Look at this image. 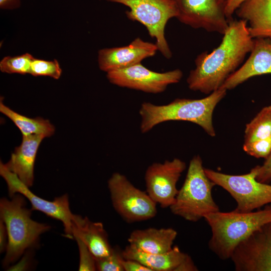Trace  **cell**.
<instances>
[{
	"instance_id": "6da1fadb",
	"label": "cell",
	"mask_w": 271,
	"mask_h": 271,
	"mask_svg": "<svg viewBox=\"0 0 271 271\" xmlns=\"http://www.w3.org/2000/svg\"><path fill=\"white\" fill-rule=\"evenodd\" d=\"M253 41L246 21H230L220 44L196 57L187 79L189 88L206 94L220 88L250 53Z\"/></svg>"
},
{
	"instance_id": "7a4b0ae2",
	"label": "cell",
	"mask_w": 271,
	"mask_h": 271,
	"mask_svg": "<svg viewBox=\"0 0 271 271\" xmlns=\"http://www.w3.org/2000/svg\"><path fill=\"white\" fill-rule=\"evenodd\" d=\"M227 90L221 87L201 99L177 98L165 105L143 102L139 110L140 129L146 133L155 126L169 121H187L200 126L207 134L215 137L213 114Z\"/></svg>"
},
{
	"instance_id": "3957f363",
	"label": "cell",
	"mask_w": 271,
	"mask_h": 271,
	"mask_svg": "<svg viewBox=\"0 0 271 271\" xmlns=\"http://www.w3.org/2000/svg\"><path fill=\"white\" fill-rule=\"evenodd\" d=\"M205 219L211 230L209 249L220 259L231 256L238 245L263 224L271 221V207L257 211L228 212L220 211L206 215Z\"/></svg>"
},
{
	"instance_id": "277c9868",
	"label": "cell",
	"mask_w": 271,
	"mask_h": 271,
	"mask_svg": "<svg viewBox=\"0 0 271 271\" xmlns=\"http://www.w3.org/2000/svg\"><path fill=\"white\" fill-rule=\"evenodd\" d=\"M11 200L0 201V218L5 223L8 234L6 253L3 265L8 267L17 261L27 249L35 246L41 234L51 228L49 225L33 220L32 209L26 207L25 197L16 193Z\"/></svg>"
},
{
	"instance_id": "5b68a950",
	"label": "cell",
	"mask_w": 271,
	"mask_h": 271,
	"mask_svg": "<svg viewBox=\"0 0 271 271\" xmlns=\"http://www.w3.org/2000/svg\"><path fill=\"white\" fill-rule=\"evenodd\" d=\"M215 185L205 172L201 157L194 156L189 163L185 181L170 207L172 213L187 221L197 222L219 211L212 195Z\"/></svg>"
},
{
	"instance_id": "8992f818",
	"label": "cell",
	"mask_w": 271,
	"mask_h": 271,
	"mask_svg": "<svg viewBox=\"0 0 271 271\" xmlns=\"http://www.w3.org/2000/svg\"><path fill=\"white\" fill-rule=\"evenodd\" d=\"M120 4L128 8L127 18L137 21L147 29L149 34L156 40L158 51L167 59L172 53L165 37V27L172 18H177L178 11L173 0H105Z\"/></svg>"
},
{
	"instance_id": "52a82bcc",
	"label": "cell",
	"mask_w": 271,
	"mask_h": 271,
	"mask_svg": "<svg viewBox=\"0 0 271 271\" xmlns=\"http://www.w3.org/2000/svg\"><path fill=\"white\" fill-rule=\"evenodd\" d=\"M207 177L216 185L227 191L237 203L234 210L241 212L253 211L271 204V185L255 178V173L239 175H229L204 168Z\"/></svg>"
},
{
	"instance_id": "ba28073f",
	"label": "cell",
	"mask_w": 271,
	"mask_h": 271,
	"mask_svg": "<svg viewBox=\"0 0 271 271\" xmlns=\"http://www.w3.org/2000/svg\"><path fill=\"white\" fill-rule=\"evenodd\" d=\"M108 187L114 209L127 222L144 221L156 215L157 203L124 175L113 173L108 181Z\"/></svg>"
},
{
	"instance_id": "9c48e42d",
	"label": "cell",
	"mask_w": 271,
	"mask_h": 271,
	"mask_svg": "<svg viewBox=\"0 0 271 271\" xmlns=\"http://www.w3.org/2000/svg\"><path fill=\"white\" fill-rule=\"evenodd\" d=\"M0 175L7 184L10 197L16 193L22 194L30 201L33 210L41 211L50 217L61 221L64 227L65 236L73 238L72 227L75 214L70 210L67 194L56 197L53 201L43 199L33 193L30 187L23 183L2 162L0 163Z\"/></svg>"
},
{
	"instance_id": "30bf717a",
	"label": "cell",
	"mask_w": 271,
	"mask_h": 271,
	"mask_svg": "<svg viewBox=\"0 0 271 271\" xmlns=\"http://www.w3.org/2000/svg\"><path fill=\"white\" fill-rule=\"evenodd\" d=\"M182 76V71L178 69L157 72L141 63L106 73L107 79L114 85L154 94L164 92L169 85L180 82Z\"/></svg>"
},
{
	"instance_id": "8fae6325",
	"label": "cell",
	"mask_w": 271,
	"mask_h": 271,
	"mask_svg": "<svg viewBox=\"0 0 271 271\" xmlns=\"http://www.w3.org/2000/svg\"><path fill=\"white\" fill-rule=\"evenodd\" d=\"M230 259L237 271H271V221L240 242Z\"/></svg>"
},
{
	"instance_id": "7c38bea8",
	"label": "cell",
	"mask_w": 271,
	"mask_h": 271,
	"mask_svg": "<svg viewBox=\"0 0 271 271\" xmlns=\"http://www.w3.org/2000/svg\"><path fill=\"white\" fill-rule=\"evenodd\" d=\"M181 23L195 29L224 34L229 21L219 0H173Z\"/></svg>"
},
{
	"instance_id": "4fadbf2b",
	"label": "cell",
	"mask_w": 271,
	"mask_h": 271,
	"mask_svg": "<svg viewBox=\"0 0 271 271\" xmlns=\"http://www.w3.org/2000/svg\"><path fill=\"white\" fill-rule=\"evenodd\" d=\"M186 168V163L178 158L152 164L145 173L146 192L161 207H170L175 201L177 183Z\"/></svg>"
},
{
	"instance_id": "5bb4252c",
	"label": "cell",
	"mask_w": 271,
	"mask_h": 271,
	"mask_svg": "<svg viewBox=\"0 0 271 271\" xmlns=\"http://www.w3.org/2000/svg\"><path fill=\"white\" fill-rule=\"evenodd\" d=\"M158 51L156 43L138 37L126 46L100 49L97 54L98 67L106 73L127 68L154 56Z\"/></svg>"
},
{
	"instance_id": "9a60e30c",
	"label": "cell",
	"mask_w": 271,
	"mask_h": 271,
	"mask_svg": "<svg viewBox=\"0 0 271 271\" xmlns=\"http://www.w3.org/2000/svg\"><path fill=\"white\" fill-rule=\"evenodd\" d=\"M267 74H271V38H253L248 58L222 87L231 90L251 77Z\"/></svg>"
},
{
	"instance_id": "2e32d148",
	"label": "cell",
	"mask_w": 271,
	"mask_h": 271,
	"mask_svg": "<svg viewBox=\"0 0 271 271\" xmlns=\"http://www.w3.org/2000/svg\"><path fill=\"white\" fill-rule=\"evenodd\" d=\"M45 138L41 135L23 136L20 145L12 154L6 167L29 187L34 180V166L39 146Z\"/></svg>"
},
{
	"instance_id": "e0dca14e",
	"label": "cell",
	"mask_w": 271,
	"mask_h": 271,
	"mask_svg": "<svg viewBox=\"0 0 271 271\" xmlns=\"http://www.w3.org/2000/svg\"><path fill=\"white\" fill-rule=\"evenodd\" d=\"M73 238L77 237L87 246L95 259L109 255L112 251L102 223L75 215L72 227Z\"/></svg>"
},
{
	"instance_id": "ac0fdd59",
	"label": "cell",
	"mask_w": 271,
	"mask_h": 271,
	"mask_svg": "<svg viewBox=\"0 0 271 271\" xmlns=\"http://www.w3.org/2000/svg\"><path fill=\"white\" fill-rule=\"evenodd\" d=\"M235 13L248 24L252 38H271V0H246Z\"/></svg>"
},
{
	"instance_id": "d6986e66",
	"label": "cell",
	"mask_w": 271,
	"mask_h": 271,
	"mask_svg": "<svg viewBox=\"0 0 271 271\" xmlns=\"http://www.w3.org/2000/svg\"><path fill=\"white\" fill-rule=\"evenodd\" d=\"M177 232L172 228H149L137 229L130 234L128 242L131 247L149 253H163L170 251Z\"/></svg>"
},
{
	"instance_id": "ffe728a7",
	"label": "cell",
	"mask_w": 271,
	"mask_h": 271,
	"mask_svg": "<svg viewBox=\"0 0 271 271\" xmlns=\"http://www.w3.org/2000/svg\"><path fill=\"white\" fill-rule=\"evenodd\" d=\"M124 258L137 260L152 271H179L190 256L177 246L166 253H149L138 250L129 245L122 250Z\"/></svg>"
},
{
	"instance_id": "44dd1931",
	"label": "cell",
	"mask_w": 271,
	"mask_h": 271,
	"mask_svg": "<svg viewBox=\"0 0 271 271\" xmlns=\"http://www.w3.org/2000/svg\"><path fill=\"white\" fill-rule=\"evenodd\" d=\"M0 111L15 123L23 136L41 135L47 138L55 132V127L49 120L41 117L30 118L21 114L5 105L2 98Z\"/></svg>"
},
{
	"instance_id": "7402d4cb",
	"label": "cell",
	"mask_w": 271,
	"mask_h": 271,
	"mask_svg": "<svg viewBox=\"0 0 271 271\" xmlns=\"http://www.w3.org/2000/svg\"><path fill=\"white\" fill-rule=\"evenodd\" d=\"M271 138V105L262 108L245 126L244 144Z\"/></svg>"
},
{
	"instance_id": "603a6c76",
	"label": "cell",
	"mask_w": 271,
	"mask_h": 271,
	"mask_svg": "<svg viewBox=\"0 0 271 271\" xmlns=\"http://www.w3.org/2000/svg\"><path fill=\"white\" fill-rule=\"evenodd\" d=\"M34 58L29 53L16 56H5L0 61V70L8 74H29Z\"/></svg>"
},
{
	"instance_id": "cb8c5ba5",
	"label": "cell",
	"mask_w": 271,
	"mask_h": 271,
	"mask_svg": "<svg viewBox=\"0 0 271 271\" xmlns=\"http://www.w3.org/2000/svg\"><path fill=\"white\" fill-rule=\"evenodd\" d=\"M62 70L56 59L45 60L34 58L30 67L29 74L33 76H48L54 79H59Z\"/></svg>"
},
{
	"instance_id": "d4e9b609",
	"label": "cell",
	"mask_w": 271,
	"mask_h": 271,
	"mask_svg": "<svg viewBox=\"0 0 271 271\" xmlns=\"http://www.w3.org/2000/svg\"><path fill=\"white\" fill-rule=\"evenodd\" d=\"M123 259L122 251L119 247H113L109 255L95 259L96 269L100 271H124L122 265Z\"/></svg>"
},
{
	"instance_id": "484cf974",
	"label": "cell",
	"mask_w": 271,
	"mask_h": 271,
	"mask_svg": "<svg viewBox=\"0 0 271 271\" xmlns=\"http://www.w3.org/2000/svg\"><path fill=\"white\" fill-rule=\"evenodd\" d=\"M243 149L251 156L266 159L271 153V138L243 144Z\"/></svg>"
},
{
	"instance_id": "4316f807",
	"label": "cell",
	"mask_w": 271,
	"mask_h": 271,
	"mask_svg": "<svg viewBox=\"0 0 271 271\" xmlns=\"http://www.w3.org/2000/svg\"><path fill=\"white\" fill-rule=\"evenodd\" d=\"M77 242L79 253V270L94 271L96 269V260L85 244L79 238H74Z\"/></svg>"
},
{
	"instance_id": "83f0119b",
	"label": "cell",
	"mask_w": 271,
	"mask_h": 271,
	"mask_svg": "<svg viewBox=\"0 0 271 271\" xmlns=\"http://www.w3.org/2000/svg\"><path fill=\"white\" fill-rule=\"evenodd\" d=\"M255 174L256 179L261 183H268L271 182V153L265 159L261 165H257L251 169Z\"/></svg>"
},
{
	"instance_id": "f1b7e54d",
	"label": "cell",
	"mask_w": 271,
	"mask_h": 271,
	"mask_svg": "<svg viewBox=\"0 0 271 271\" xmlns=\"http://www.w3.org/2000/svg\"><path fill=\"white\" fill-rule=\"evenodd\" d=\"M122 265L124 271H152L142 263L132 259L124 258Z\"/></svg>"
},
{
	"instance_id": "f546056e",
	"label": "cell",
	"mask_w": 271,
	"mask_h": 271,
	"mask_svg": "<svg viewBox=\"0 0 271 271\" xmlns=\"http://www.w3.org/2000/svg\"><path fill=\"white\" fill-rule=\"evenodd\" d=\"M246 0H226L224 4V12L229 21L232 20V15L240 6Z\"/></svg>"
},
{
	"instance_id": "4dcf8cb0",
	"label": "cell",
	"mask_w": 271,
	"mask_h": 271,
	"mask_svg": "<svg viewBox=\"0 0 271 271\" xmlns=\"http://www.w3.org/2000/svg\"><path fill=\"white\" fill-rule=\"evenodd\" d=\"M8 243V234L5 223L0 220V251L3 253L6 250Z\"/></svg>"
},
{
	"instance_id": "1f68e13d",
	"label": "cell",
	"mask_w": 271,
	"mask_h": 271,
	"mask_svg": "<svg viewBox=\"0 0 271 271\" xmlns=\"http://www.w3.org/2000/svg\"><path fill=\"white\" fill-rule=\"evenodd\" d=\"M20 5V0H0V8L2 10H15L18 9Z\"/></svg>"
},
{
	"instance_id": "d6a6232c",
	"label": "cell",
	"mask_w": 271,
	"mask_h": 271,
	"mask_svg": "<svg viewBox=\"0 0 271 271\" xmlns=\"http://www.w3.org/2000/svg\"><path fill=\"white\" fill-rule=\"evenodd\" d=\"M226 0H219V1L220 2V3H221L222 4H225V2Z\"/></svg>"
},
{
	"instance_id": "836d02e7",
	"label": "cell",
	"mask_w": 271,
	"mask_h": 271,
	"mask_svg": "<svg viewBox=\"0 0 271 271\" xmlns=\"http://www.w3.org/2000/svg\"><path fill=\"white\" fill-rule=\"evenodd\" d=\"M267 205H268L270 207H271V204H268Z\"/></svg>"
}]
</instances>
